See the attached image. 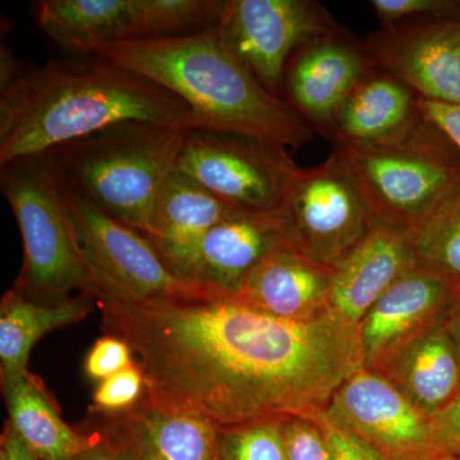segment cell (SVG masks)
I'll return each mask as SVG.
<instances>
[{
	"label": "cell",
	"instance_id": "1",
	"mask_svg": "<svg viewBox=\"0 0 460 460\" xmlns=\"http://www.w3.org/2000/svg\"><path fill=\"white\" fill-rule=\"evenodd\" d=\"M102 328L122 338L145 377L141 401L192 411L217 429L314 419L365 367L358 326L332 308L278 319L233 296L133 301L93 293Z\"/></svg>",
	"mask_w": 460,
	"mask_h": 460
},
{
	"label": "cell",
	"instance_id": "2",
	"mask_svg": "<svg viewBox=\"0 0 460 460\" xmlns=\"http://www.w3.org/2000/svg\"><path fill=\"white\" fill-rule=\"evenodd\" d=\"M0 91V165L44 155L114 124L190 126V109L178 96L99 57L50 60Z\"/></svg>",
	"mask_w": 460,
	"mask_h": 460
},
{
	"label": "cell",
	"instance_id": "3",
	"mask_svg": "<svg viewBox=\"0 0 460 460\" xmlns=\"http://www.w3.org/2000/svg\"><path fill=\"white\" fill-rule=\"evenodd\" d=\"M95 57L171 91L189 107V129L232 132L299 148L314 131L286 100L271 95L223 44L204 31L111 45Z\"/></svg>",
	"mask_w": 460,
	"mask_h": 460
},
{
	"label": "cell",
	"instance_id": "4",
	"mask_svg": "<svg viewBox=\"0 0 460 460\" xmlns=\"http://www.w3.org/2000/svg\"><path fill=\"white\" fill-rule=\"evenodd\" d=\"M189 129L114 124L44 154L58 180L118 222L147 235L159 190Z\"/></svg>",
	"mask_w": 460,
	"mask_h": 460
},
{
	"label": "cell",
	"instance_id": "5",
	"mask_svg": "<svg viewBox=\"0 0 460 460\" xmlns=\"http://www.w3.org/2000/svg\"><path fill=\"white\" fill-rule=\"evenodd\" d=\"M375 220L414 232L460 183V154L426 119L378 144L335 142Z\"/></svg>",
	"mask_w": 460,
	"mask_h": 460
},
{
	"label": "cell",
	"instance_id": "6",
	"mask_svg": "<svg viewBox=\"0 0 460 460\" xmlns=\"http://www.w3.org/2000/svg\"><path fill=\"white\" fill-rule=\"evenodd\" d=\"M0 190L22 237L23 265L14 290L45 305L65 302L74 290L90 296L89 269L62 184L47 155L0 165Z\"/></svg>",
	"mask_w": 460,
	"mask_h": 460
},
{
	"label": "cell",
	"instance_id": "7",
	"mask_svg": "<svg viewBox=\"0 0 460 460\" xmlns=\"http://www.w3.org/2000/svg\"><path fill=\"white\" fill-rule=\"evenodd\" d=\"M219 0H41L42 31L75 54L96 56L111 45L172 38L214 26Z\"/></svg>",
	"mask_w": 460,
	"mask_h": 460
},
{
	"label": "cell",
	"instance_id": "8",
	"mask_svg": "<svg viewBox=\"0 0 460 460\" xmlns=\"http://www.w3.org/2000/svg\"><path fill=\"white\" fill-rule=\"evenodd\" d=\"M62 189L89 269L90 296L98 290L133 301H190L229 296L217 288L177 277L146 235L102 213L63 184Z\"/></svg>",
	"mask_w": 460,
	"mask_h": 460
},
{
	"label": "cell",
	"instance_id": "9",
	"mask_svg": "<svg viewBox=\"0 0 460 460\" xmlns=\"http://www.w3.org/2000/svg\"><path fill=\"white\" fill-rule=\"evenodd\" d=\"M177 168L230 208L252 214L278 213L302 169L280 145L206 129L186 132Z\"/></svg>",
	"mask_w": 460,
	"mask_h": 460
},
{
	"label": "cell",
	"instance_id": "10",
	"mask_svg": "<svg viewBox=\"0 0 460 460\" xmlns=\"http://www.w3.org/2000/svg\"><path fill=\"white\" fill-rule=\"evenodd\" d=\"M278 214L288 244L330 270L341 265L376 223L335 151L323 164L301 169Z\"/></svg>",
	"mask_w": 460,
	"mask_h": 460
},
{
	"label": "cell",
	"instance_id": "11",
	"mask_svg": "<svg viewBox=\"0 0 460 460\" xmlns=\"http://www.w3.org/2000/svg\"><path fill=\"white\" fill-rule=\"evenodd\" d=\"M215 29L229 53L277 98L296 51L343 30L311 0H226Z\"/></svg>",
	"mask_w": 460,
	"mask_h": 460
},
{
	"label": "cell",
	"instance_id": "12",
	"mask_svg": "<svg viewBox=\"0 0 460 460\" xmlns=\"http://www.w3.org/2000/svg\"><path fill=\"white\" fill-rule=\"evenodd\" d=\"M325 411L385 460H429L438 454L431 417L371 368L348 378Z\"/></svg>",
	"mask_w": 460,
	"mask_h": 460
},
{
	"label": "cell",
	"instance_id": "13",
	"mask_svg": "<svg viewBox=\"0 0 460 460\" xmlns=\"http://www.w3.org/2000/svg\"><path fill=\"white\" fill-rule=\"evenodd\" d=\"M365 47L372 68L420 99L460 104V17H425L384 26Z\"/></svg>",
	"mask_w": 460,
	"mask_h": 460
},
{
	"label": "cell",
	"instance_id": "14",
	"mask_svg": "<svg viewBox=\"0 0 460 460\" xmlns=\"http://www.w3.org/2000/svg\"><path fill=\"white\" fill-rule=\"evenodd\" d=\"M365 47L344 30L320 36L296 51L284 75L283 93L290 108L332 138L341 105L372 71Z\"/></svg>",
	"mask_w": 460,
	"mask_h": 460
},
{
	"label": "cell",
	"instance_id": "15",
	"mask_svg": "<svg viewBox=\"0 0 460 460\" xmlns=\"http://www.w3.org/2000/svg\"><path fill=\"white\" fill-rule=\"evenodd\" d=\"M107 416L100 438L120 460H219V429L199 414L141 401Z\"/></svg>",
	"mask_w": 460,
	"mask_h": 460
},
{
	"label": "cell",
	"instance_id": "16",
	"mask_svg": "<svg viewBox=\"0 0 460 460\" xmlns=\"http://www.w3.org/2000/svg\"><path fill=\"white\" fill-rule=\"evenodd\" d=\"M458 293L414 266L371 305L359 323L365 367L371 368L445 319Z\"/></svg>",
	"mask_w": 460,
	"mask_h": 460
},
{
	"label": "cell",
	"instance_id": "17",
	"mask_svg": "<svg viewBox=\"0 0 460 460\" xmlns=\"http://www.w3.org/2000/svg\"><path fill=\"white\" fill-rule=\"evenodd\" d=\"M287 243L279 214L234 211L206 233L181 278L232 296L266 257Z\"/></svg>",
	"mask_w": 460,
	"mask_h": 460
},
{
	"label": "cell",
	"instance_id": "18",
	"mask_svg": "<svg viewBox=\"0 0 460 460\" xmlns=\"http://www.w3.org/2000/svg\"><path fill=\"white\" fill-rule=\"evenodd\" d=\"M414 266L411 233L376 222L332 270L330 308L359 328L371 305Z\"/></svg>",
	"mask_w": 460,
	"mask_h": 460
},
{
	"label": "cell",
	"instance_id": "19",
	"mask_svg": "<svg viewBox=\"0 0 460 460\" xmlns=\"http://www.w3.org/2000/svg\"><path fill=\"white\" fill-rule=\"evenodd\" d=\"M332 270L284 244L233 293L241 304L278 319L313 320L330 308Z\"/></svg>",
	"mask_w": 460,
	"mask_h": 460
},
{
	"label": "cell",
	"instance_id": "20",
	"mask_svg": "<svg viewBox=\"0 0 460 460\" xmlns=\"http://www.w3.org/2000/svg\"><path fill=\"white\" fill-rule=\"evenodd\" d=\"M371 370L387 378L431 419L460 396L459 354L444 320L411 339Z\"/></svg>",
	"mask_w": 460,
	"mask_h": 460
},
{
	"label": "cell",
	"instance_id": "21",
	"mask_svg": "<svg viewBox=\"0 0 460 460\" xmlns=\"http://www.w3.org/2000/svg\"><path fill=\"white\" fill-rule=\"evenodd\" d=\"M234 211L238 210L175 168L159 190L146 237L181 278V269L206 233Z\"/></svg>",
	"mask_w": 460,
	"mask_h": 460
},
{
	"label": "cell",
	"instance_id": "22",
	"mask_svg": "<svg viewBox=\"0 0 460 460\" xmlns=\"http://www.w3.org/2000/svg\"><path fill=\"white\" fill-rule=\"evenodd\" d=\"M420 117L414 91L393 75L372 69L341 105L332 140L356 145L389 141L408 131Z\"/></svg>",
	"mask_w": 460,
	"mask_h": 460
},
{
	"label": "cell",
	"instance_id": "23",
	"mask_svg": "<svg viewBox=\"0 0 460 460\" xmlns=\"http://www.w3.org/2000/svg\"><path fill=\"white\" fill-rule=\"evenodd\" d=\"M2 384L8 422L41 460H75L98 441L66 425L47 387L30 372Z\"/></svg>",
	"mask_w": 460,
	"mask_h": 460
},
{
	"label": "cell",
	"instance_id": "24",
	"mask_svg": "<svg viewBox=\"0 0 460 460\" xmlns=\"http://www.w3.org/2000/svg\"><path fill=\"white\" fill-rule=\"evenodd\" d=\"M93 296L81 295L56 305L38 304L12 289L0 305L2 383L23 376L33 345L54 330L77 323L93 310Z\"/></svg>",
	"mask_w": 460,
	"mask_h": 460
},
{
	"label": "cell",
	"instance_id": "25",
	"mask_svg": "<svg viewBox=\"0 0 460 460\" xmlns=\"http://www.w3.org/2000/svg\"><path fill=\"white\" fill-rule=\"evenodd\" d=\"M416 268L460 292V183L411 233Z\"/></svg>",
	"mask_w": 460,
	"mask_h": 460
},
{
	"label": "cell",
	"instance_id": "26",
	"mask_svg": "<svg viewBox=\"0 0 460 460\" xmlns=\"http://www.w3.org/2000/svg\"><path fill=\"white\" fill-rule=\"evenodd\" d=\"M219 460H288L281 420H261L217 432Z\"/></svg>",
	"mask_w": 460,
	"mask_h": 460
},
{
	"label": "cell",
	"instance_id": "27",
	"mask_svg": "<svg viewBox=\"0 0 460 460\" xmlns=\"http://www.w3.org/2000/svg\"><path fill=\"white\" fill-rule=\"evenodd\" d=\"M145 394V377L137 363L99 383L93 396L96 413H122L141 402Z\"/></svg>",
	"mask_w": 460,
	"mask_h": 460
},
{
	"label": "cell",
	"instance_id": "28",
	"mask_svg": "<svg viewBox=\"0 0 460 460\" xmlns=\"http://www.w3.org/2000/svg\"><path fill=\"white\" fill-rule=\"evenodd\" d=\"M288 460H334L323 429L314 419L281 420Z\"/></svg>",
	"mask_w": 460,
	"mask_h": 460
},
{
	"label": "cell",
	"instance_id": "29",
	"mask_svg": "<svg viewBox=\"0 0 460 460\" xmlns=\"http://www.w3.org/2000/svg\"><path fill=\"white\" fill-rule=\"evenodd\" d=\"M132 365L135 361L131 347L122 338L108 334L96 341L87 353L84 372L91 380L102 383Z\"/></svg>",
	"mask_w": 460,
	"mask_h": 460
},
{
	"label": "cell",
	"instance_id": "30",
	"mask_svg": "<svg viewBox=\"0 0 460 460\" xmlns=\"http://www.w3.org/2000/svg\"><path fill=\"white\" fill-rule=\"evenodd\" d=\"M370 4L384 26L419 18L453 16L459 9L456 2L447 0H371Z\"/></svg>",
	"mask_w": 460,
	"mask_h": 460
},
{
	"label": "cell",
	"instance_id": "31",
	"mask_svg": "<svg viewBox=\"0 0 460 460\" xmlns=\"http://www.w3.org/2000/svg\"><path fill=\"white\" fill-rule=\"evenodd\" d=\"M328 438L334 460H385L325 411L314 417Z\"/></svg>",
	"mask_w": 460,
	"mask_h": 460
},
{
	"label": "cell",
	"instance_id": "32",
	"mask_svg": "<svg viewBox=\"0 0 460 460\" xmlns=\"http://www.w3.org/2000/svg\"><path fill=\"white\" fill-rule=\"evenodd\" d=\"M431 420L436 452L460 456V396Z\"/></svg>",
	"mask_w": 460,
	"mask_h": 460
},
{
	"label": "cell",
	"instance_id": "33",
	"mask_svg": "<svg viewBox=\"0 0 460 460\" xmlns=\"http://www.w3.org/2000/svg\"><path fill=\"white\" fill-rule=\"evenodd\" d=\"M419 107L426 119L434 124L460 154V104H445L419 98Z\"/></svg>",
	"mask_w": 460,
	"mask_h": 460
},
{
	"label": "cell",
	"instance_id": "34",
	"mask_svg": "<svg viewBox=\"0 0 460 460\" xmlns=\"http://www.w3.org/2000/svg\"><path fill=\"white\" fill-rule=\"evenodd\" d=\"M0 460H41L32 452L29 447L17 434L16 429L12 428L11 423L5 425L4 432L2 435V445H0Z\"/></svg>",
	"mask_w": 460,
	"mask_h": 460
},
{
	"label": "cell",
	"instance_id": "35",
	"mask_svg": "<svg viewBox=\"0 0 460 460\" xmlns=\"http://www.w3.org/2000/svg\"><path fill=\"white\" fill-rule=\"evenodd\" d=\"M444 325L456 345L460 358V292L454 298L447 314H445Z\"/></svg>",
	"mask_w": 460,
	"mask_h": 460
},
{
	"label": "cell",
	"instance_id": "36",
	"mask_svg": "<svg viewBox=\"0 0 460 460\" xmlns=\"http://www.w3.org/2000/svg\"><path fill=\"white\" fill-rule=\"evenodd\" d=\"M75 460H120L111 449L102 443V438H98V441L93 447L83 454L80 458Z\"/></svg>",
	"mask_w": 460,
	"mask_h": 460
},
{
	"label": "cell",
	"instance_id": "37",
	"mask_svg": "<svg viewBox=\"0 0 460 460\" xmlns=\"http://www.w3.org/2000/svg\"><path fill=\"white\" fill-rule=\"evenodd\" d=\"M429 460H460L459 456H450V454L438 453Z\"/></svg>",
	"mask_w": 460,
	"mask_h": 460
},
{
	"label": "cell",
	"instance_id": "38",
	"mask_svg": "<svg viewBox=\"0 0 460 460\" xmlns=\"http://www.w3.org/2000/svg\"><path fill=\"white\" fill-rule=\"evenodd\" d=\"M456 5H458L459 11H460V0L459 2H456Z\"/></svg>",
	"mask_w": 460,
	"mask_h": 460
}]
</instances>
